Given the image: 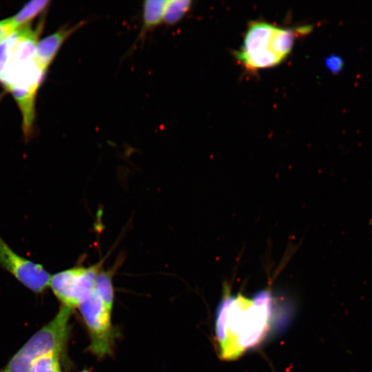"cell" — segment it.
<instances>
[{"label": "cell", "instance_id": "obj_5", "mask_svg": "<svg viewBox=\"0 0 372 372\" xmlns=\"http://www.w3.org/2000/svg\"><path fill=\"white\" fill-rule=\"evenodd\" d=\"M78 308L90 338L88 350L100 358L110 355L116 335L111 320L112 311L94 290Z\"/></svg>", "mask_w": 372, "mask_h": 372}, {"label": "cell", "instance_id": "obj_15", "mask_svg": "<svg viewBox=\"0 0 372 372\" xmlns=\"http://www.w3.org/2000/svg\"><path fill=\"white\" fill-rule=\"evenodd\" d=\"M10 17L0 21V43L9 35L17 31Z\"/></svg>", "mask_w": 372, "mask_h": 372}, {"label": "cell", "instance_id": "obj_16", "mask_svg": "<svg viewBox=\"0 0 372 372\" xmlns=\"http://www.w3.org/2000/svg\"><path fill=\"white\" fill-rule=\"evenodd\" d=\"M79 372H90V371H87V370H84V371H79Z\"/></svg>", "mask_w": 372, "mask_h": 372}, {"label": "cell", "instance_id": "obj_12", "mask_svg": "<svg viewBox=\"0 0 372 372\" xmlns=\"http://www.w3.org/2000/svg\"><path fill=\"white\" fill-rule=\"evenodd\" d=\"M192 1L189 0L167 1L163 22L172 25L179 22L191 9Z\"/></svg>", "mask_w": 372, "mask_h": 372}, {"label": "cell", "instance_id": "obj_8", "mask_svg": "<svg viewBox=\"0 0 372 372\" xmlns=\"http://www.w3.org/2000/svg\"><path fill=\"white\" fill-rule=\"evenodd\" d=\"M86 21H81L72 26L65 25L55 32L39 41L36 48L35 61L46 72L64 42L74 32L82 28Z\"/></svg>", "mask_w": 372, "mask_h": 372}, {"label": "cell", "instance_id": "obj_3", "mask_svg": "<svg viewBox=\"0 0 372 372\" xmlns=\"http://www.w3.org/2000/svg\"><path fill=\"white\" fill-rule=\"evenodd\" d=\"M72 309L61 305L55 317L37 331L14 355L1 372H29L39 357L64 353L69 337Z\"/></svg>", "mask_w": 372, "mask_h": 372}, {"label": "cell", "instance_id": "obj_14", "mask_svg": "<svg viewBox=\"0 0 372 372\" xmlns=\"http://www.w3.org/2000/svg\"><path fill=\"white\" fill-rule=\"evenodd\" d=\"M325 65L330 72L337 74L342 70L344 61L340 56L332 54L326 58Z\"/></svg>", "mask_w": 372, "mask_h": 372}, {"label": "cell", "instance_id": "obj_6", "mask_svg": "<svg viewBox=\"0 0 372 372\" xmlns=\"http://www.w3.org/2000/svg\"><path fill=\"white\" fill-rule=\"evenodd\" d=\"M103 261L87 267L75 266L51 276L49 287L62 305L72 309L78 308L90 296Z\"/></svg>", "mask_w": 372, "mask_h": 372}, {"label": "cell", "instance_id": "obj_2", "mask_svg": "<svg viewBox=\"0 0 372 372\" xmlns=\"http://www.w3.org/2000/svg\"><path fill=\"white\" fill-rule=\"evenodd\" d=\"M271 302L267 290L258 293L251 300L240 296L223 298L216 321L223 358H235L263 338L271 316Z\"/></svg>", "mask_w": 372, "mask_h": 372}, {"label": "cell", "instance_id": "obj_13", "mask_svg": "<svg viewBox=\"0 0 372 372\" xmlns=\"http://www.w3.org/2000/svg\"><path fill=\"white\" fill-rule=\"evenodd\" d=\"M61 356L56 353H50L39 357L33 362L29 372H62Z\"/></svg>", "mask_w": 372, "mask_h": 372}, {"label": "cell", "instance_id": "obj_1", "mask_svg": "<svg viewBox=\"0 0 372 372\" xmlns=\"http://www.w3.org/2000/svg\"><path fill=\"white\" fill-rule=\"evenodd\" d=\"M41 29L40 25L35 30L27 25L0 43V81L10 92L21 110L25 136L32 132L35 96L45 74L35 61Z\"/></svg>", "mask_w": 372, "mask_h": 372}, {"label": "cell", "instance_id": "obj_9", "mask_svg": "<svg viewBox=\"0 0 372 372\" xmlns=\"http://www.w3.org/2000/svg\"><path fill=\"white\" fill-rule=\"evenodd\" d=\"M167 1L147 0L143 3L142 25L137 41H143L147 34L163 23Z\"/></svg>", "mask_w": 372, "mask_h": 372}, {"label": "cell", "instance_id": "obj_11", "mask_svg": "<svg viewBox=\"0 0 372 372\" xmlns=\"http://www.w3.org/2000/svg\"><path fill=\"white\" fill-rule=\"evenodd\" d=\"M50 1L48 0H34L27 3L10 19L17 30L28 25L34 17L45 10Z\"/></svg>", "mask_w": 372, "mask_h": 372}, {"label": "cell", "instance_id": "obj_4", "mask_svg": "<svg viewBox=\"0 0 372 372\" xmlns=\"http://www.w3.org/2000/svg\"><path fill=\"white\" fill-rule=\"evenodd\" d=\"M277 27L263 21H251L248 25L243 44L235 56L249 71L271 68L284 59L275 49L273 39Z\"/></svg>", "mask_w": 372, "mask_h": 372}, {"label": "cell", "instance_id": "obj_7", "mask_svg": "<svg viewBox=\"0 0 372 372\" xmlns=\"http://www.w3.org/2000/svg\"><path fill=\"white\" fill-rule=\"evenodd\" d=\"M0 266L34 293H42L50 286L51 275L44 267L18 254L1 236Z\"/></svg>", "mask_w": 372, "mask_h": 372}, {"label": "cell", "instance_id": "obj_10", "mask_svg": "<svg viewBox=\"0 0 372 372\" xmlns=\"http://www.w3.org/2000/svg\"><path fill=\"white\" fill-rule=\"evenodd\" d=\"M115 270V268L109 270H103L101 268L95 277L93 286V290L111 311L114 298L112 277Z\"/></svg>", "mask_w": 372, "mask_h": 372}]
</instances>
